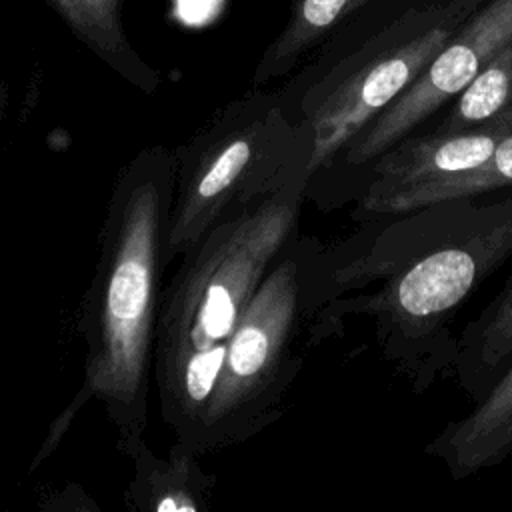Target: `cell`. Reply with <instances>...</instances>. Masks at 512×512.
<instances>
[{
	"label": "cell",
	"mask_w": 512,
	"mask_h": 512,
	"mask_svg": "<svg viewBox=\"0 0 512 512\" xmlns=\"http://www.w3.org/2000/svg\"><path fill=\"white\" fill-rule=\"evenodd\" d=\"M308 178L212 228L180 260L158 312L152 372L174 442L196 452L232 332L294 240Z\"/></svg>",
	"instance_id": "7a4b0ae2"
},
{
	"label": "cell",
	"mask_w": 512,
	"mask_h": 512,
	"mask_svg": "<svg viewBox=\"0 0 512 512\" xmlns=\"http://www.w3.org/2000/svg\"><path fill=\"white\" fill-rule=\"evenodd\" d=\"M432 450L454 476L500 464L512 452V366L464 420L452 424Z\"/></svg>",
	"instance_id": "30bf717a"
},
{
	"label": "cell",
	"mask_w": 512,
	"mask_h": 512,
	"mask_svg": "<svg viewBox=\"0 0 512 512\" xmlns=\"http://www.w3.org/2000/svg\"><path fill=\"white\" fill-rule=\"evenodd\" d=\"M510 132L512 108L474 128L404 136L376 156L374 178L360 198V208L368 214H388L402 196L484 164Z\"/></svg>",
	"instance_id": "ba28073f"
},
{
	"label": "cell",
	"mask_w": 512,
	"mask_h": 512,
	"mask_svg": "<svg viewBox=\"0 0 512 512\" xmlns=\"http://www.w3.org/2000/svg\"><path fill=\"white\" fill-rule=\"evenodd\" d=\"M134 462L128 504L142 512H206L216 478L200 468L198 454L172 444L170 456L160 458L142 438L118 446Z\"/></svg>",
	"instance_id": "9c48e42d"
},
{
	"label": "cell",
	"mask_w": 512,
	"mask_h": 512,
	"mask_svg": "<svg viewBox=\"0 0 512 512\" xmlns=\"http://www.w3.org/2000/svg\"><path fill=\"white\" fill-rule=\"evenodd\" d=\"M512 108V42H508L458 94L442 130H464L490 122Z\"/></svg>",
	"instance_id": "4fadbf2b"
},
{
	"label": "cell",
	"mask_w": 512,
	"mask_h": 512,
	"mask_svg": "<svg viewBox=\"0 0 512 512\" xmlns=\"http://www.w3.org/2000/svg\"><path fill=\"white\" fill-rule=\"evenodd\" d=\"M508 42H512V0H486L426 70L340 152L342 160L352 166L370 162L408 136L458 96Z\"/></svg>",
	"instance_id": "52a82bcc"
},
{
	"label": "cell",
	"mask_w": 512,
	"mask_h": 512,
	"mask_svg": "<svg viewBox=\"0 0 512 512\" xmlns=\"http://www.w3.org/2000/svg\"><path fill=\"white\" fill-rule=\"evenodd\" d=\"M388 226L358 258L334 268L332 288H364L344 308L374 314L402 336L432 332L512 256V198L472 204L456 198Z\"/></svg>",
	"instance_id": "3957f363"
},
{
	"label": "cell",
	"mask_w": 512,
	"mask_h": 512,
	"mask_svg": "<svg viewBox=\"0 0 512 512\" xmlns=\"http://www.w3.org/2000/svg\"><path fill=\"white\" fill-rule=\"evenodd\" d=\"M176 160L164 146L140 150L118 174L86 290L84 388L116 428L118 446L142 438Z\"/></svg>",
	"instance_id": "6da1fadb"
},
{
	"label": "cell",
	"mask_w": 512,
	"mask_h": 512,
	"mask_svg": "<svg viewBox=\"0 0 512 512\" xmlns=\"http://www.w3.org/2000/svg\"><path fill=\"white\" fill-rule=\"evenodd\" d=\"M368 2L370 0H294L284 30L264 50L256 66L254 86L290 72L336 24Z\"/></svg>",
	"instance_id": "7c38bea8"
},
{
	"label": "cell",
	"mask_w": 512,
	"mask_h": 512,
	"mask_svg": "<svg viewBox=\"0 0 512 512\" xmlns=\"http://www.w3.org/2000/svg\"><path fill=\"white\" fill-rule=\"evenodd\" d=\"M294 240L268 270L232 332L206 410L200 454L240 444L280 416V400L298 370L294 340L300 314L312 294L306 258Z\"/></svg>",
	"instance_id": "8992f818"
},
{
	"label": "cell",
	"mask_w": 512,
	"mask_h": 512,
	"mask_svg": "<svg viewBox=\"0 0 512 512\" xmlns=\"http://www.w3.org/2000/svg\"><path fill=\"white\" fill-rule=\"evenodd\" d=\"M504 186H512V132L498 142L484 164L402 196L392 204L388 214H406L424 206L468 198Z\"/></svg>",
	"instance_id": "5bb4252c"
},
{
	"label": "cell",
	"mask_w": 512,
	"mask_h": 512,
	"mask_svg": "<svg viewBox=\"0 0 512 512\" xmlns=\"http://www.w3.org/2000/svg\"><path fill=\"white\" fill-rule=\"evenodd\" d=\"M512 354V288L494 308L476 342V356L482 368L490 370Z\"/></svg>",
	"instance_id": "9a60e30c"
},
{
	"label": "cell",
	"mask_w": 512,
	"mask_h": 512,
	"mask_svg": "<svg viewBox=\"0 0 512 512\" xmlns=\"http://www.w3.org/2000/svg\"><path fill=\"white\" fill-rule=\"evenodd\" d=\"M174 152L176 176L166 234L168 264L212 228L286 184L308 178L312 136L280 96L254 92L226 106Z\"/></svg>",
	"instance_id": "277c9868"
},
{
	"label": "cell",
	"mask_w": 512,
	"mask_h": 512,
	"mask_svg": "<svg viewBox=\"0 0 512 512\" xmlns=\"http://www.w3.org/2000/svg\"><path fill=\"white\" fill-rule=\"evenodd\" d=\"M486 0H446L410 8L298 92L280 94L312 136L310 180L376 120L436 58ZM310 184V182H308Z\"/></svg>",
	"instance_id": "5b68a950"
},
{
	"label": "cell",
	"mask_w": 512,
	"mask_h": 512,
	"mask_svg": "<svg viewBox=\"0 0 512 512\" xmlns=\"http://www.w3.org/2000/svg\"><path fill=\"white\" fill-rule=\"evenodd\" d=\"M74 34L90 46L114 72L144 92L158 86V74L134 52L124 28V0H48Z\"/></svg>",
	"instance_id": "8fae6325"
}]
</instances>
